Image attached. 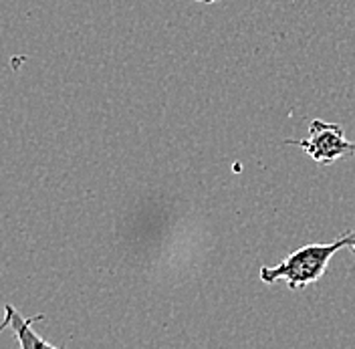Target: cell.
<instances>
[{
    "mask_svg": "<svg viewBox=\"0 0 355 349\" xmlns=\"http://www.w3.org/2000/svg\"><path fill=\"white\" fill-rule=\"evenodd\" d=\"M202 4H212V2H216V0H198Z\"/></svg>",
    "mask_w": 355,
    "mask_h": 349,
    "instance_id": "cell-4",
    "label": "cell"
},
{
    "mask_svg": "<svg viewBox=\"0 0 355 349\" xmlns=\"http://www.w3.org/2000/svg\"><path fill=\"white\" fill-rule=\"evenodd\" d=\"M39 321H44L43 313H39L35 317H24L19 309H15V307L6 303L4 305V321L0 323V331L12 329L15 339L22 349H55L57 346L49 343L46 339L35 333L33 325L39 323Z\"/></svg>",
    "mask_w": 355,
    "mask_h": 349,
    "instance_id": "cell-3",
    "label": "cell"
},
{
    "mask_svg": "<svg viewBox=\"0 0 355 349\" xmlns=\"http://www.w3.org/2000/svg\"><path fill=\"white\" fill-rule=\"evenodd\" d=\"M345 246L352 248L355 255V232H347L329 244H307V246L291 253L283 262H279L275 266H263L261 281L272 284L279 279H283V281H287V287L291 291L305 289L309 284L317 283L325 275L333 255Z\"/></svg>",
    "mask_w": 355,
    "mask_h": 349,
    "instance_id": "cell-1",
    "label": "cell"
},
{
    "mask_svg": "<svg viewBox=\"0 0 355 349\" xmlns=\"http://www.w3.org/2000/svg\"><path fill=\"white\" fill-rule=\"evenodd\" d=\"M288 146H299L317 164H333L335 160L355 155V142L345 137V131L337 124L323 119H313L309 124V135L303 139H287Z\"/></svg>",
    "mask_w": 355,
    "mask_h": 349,
    "instance_id": "cell-2",
    "label": "cell"
}]
</instances>
